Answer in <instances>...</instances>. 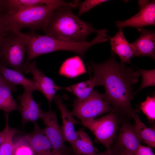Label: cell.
<instances>
[{
  "mask_svg": "<svg viewBox=\"0 0 155 155\" xmlns=\"http://www.w3.org/2000/svg\"><path fill=\"white\" fill-rule=\"evenodd\" d=\"M115 54L111 52L110 58L102 63L91 61L88 64L89 69L101 78L104 94L110 105L133 116L136 114L131 104L134 96L132 90L140 74L138 70L134 71L118 62Z\"/></svg>",
  "mask_w": 155,
  "mask_h": 155,
  "instance_id": "obj_1",
  "label": "cell"
},
{
  "mask_svg": "<svg viewBox=\"0 0 155 155\" xmlns=\"http://www.w3.org/2000/svg\"><path fill=\"white\" fill-rule=\"evenodd\" d=\"M75 8L70 5L60 6L50 14L42 29L46 34L58 38L77 42L87 41L88 36L95 33L107 32L106 29L98 30L91 24L80 19L72 11Z\"/></svg>",
  "mask_w": 155,
  "mask_h": 155,
  "instance_id": "obj_2",
  "label": "cell"
},
{
  "mask_svg": "<svg viewBox=\"0 0 155 155\" xmlns=\"http://www.w3.org/2000/svg\"><path fill=\"white\" fill-rule=\"evenodd\" d=\"M73 2L57 0L54 3L39 5L24 9L8 11L3 13L4 22L8 31H20L27 28L33 32L42 29L53 11L62 5L73 6Z\"/></svg>",
  "mask_w": 155,
  "mask_h": 155,
  "instance_id": "obj_3",
  "label": "cell"
},
{
  "mask_svg": "<svg viewBox=\"0 0 155 155\" xmlns=\"http://www.w3.org/2000/svg\"><path fill=\"white\" fill-rule=\"evenodd\" d=\"M26 58L24 65L42 55L58 51L73 52L83 58L85 53L94 45L100 43V38L96 36L91 41L77 42L58 38L48 35L28 34Z\"/></svg>",
  "mask_w": 155,
  "mask_h": 155,
  "instance_id": "obj_4",
  "label": "cell"
},
{
  "mask_svg": "<svg viewBox=\"0 0 155 155\" xmlns=\"http://www.w3.org/2000/svg\"><path fill=\"white\" fill-rule=\"evenodd\" d=\"M28 34L10 31L0 40V64L23 72Z\"/></svg>",
  "mask_w": 155,
  "mask_h": 155,
  "instance_id": "obj_5",
  "label": "cell"
},
{
  "mask_svg": "<svg viewBox=\"0 0 155 155\" xmlns=\"http://www.w3.org/2000/svg\"><path fill=\"white\" fill-rule=\"evenodd\" d=\"M112 109L104 94L94 90L86 98L82 100L76 99L71 112L81 122L94 119L96 117Z\"/></svg>",
  "mask_w": 155,
  "mask_h": 155,
  "instance_id": "obj_6",
  "label": "cell"
},
{
  "mask_svg": "<svg viewBox=\"0 0 155 155\" xmlns=\"http://www.w3.org/2000/svg\"><path fill=\"white\" fill-rule=\"evenodd\" d=\"M113 112L98 119H93L80 122L94 134L97 139L111 152L110 146L117 131V123Z\"/></svg>",
  "mask_w": 155,
  "mask_h": 155,
  "instance_id": "obj_7",
  "label": "cell"
},
{
  "mask_svg": "<svg viewBox=\"0 0 155 155\" xmlns=\"http://www.w3.org/2000/svg\"><path fill=\"white\" fill-rule=\"evenodd\" d=\"M41 119L45 126L44 131L51 144L56 155H71L72 150L65 144L61 127L58 123L55 112L51 110L43 111Z\"/></svg>",
  "mask_w": 155,
  "mask_h": 155,
  "instance_id": "obj_8",
  "label": "cell"
},
{
  "mask_svg": "<svg viewBox=\"0 0 155 155\" xmlns=\"http://www.w3.org/2000/svg\"><path fill=\"white\" fill-rule=\"evenodd\" d=\"M138 2L140 9L138 13L128 19L115 22L116 26L119 29L130 27L138 30L145 26H155V0H139Z\"/></svg>",
  "mask_w": 155,
  "mask_h": 155,
  "instance_id": "obj_9",
  "label": "cell"
},
{
  "mask_svg": "<svg viewBox=\"0 0 155 155\" xmlns=\"http://www.w3.org/2000/svg\"><path fill=\"white\" fill-rule=\"evenodd\" d=\"M23 72L32 75L39 91L46 98L50 108L56 93L62 88L56 84L53 81L46 76L37 67L35 61L24 65Z\"/></svg>",
  "mask_w": 155,
  "mask_h": 155,
  "instance_id": "obj_10",
  "label": "cell"
},
{
  "mask_svg": "<svg viewBox=\"0 0 155 155\" xmlns=\"http://www.w3.org/2000/svg\"><path fill=\"white\" fill-rule=\"evenodd\" d=\"M33 92L29 89H24L23 93L17 97L20 103L18 110L23 125L28 122L36 123L38 119H41L43 112L40 104L34 99Z\"/></svg>",
  "mask_w": 155,
  "mask_h": 155,
  "instance_id": "obj_11",
  "label": "cell"
},
{
  "mask_svg": "<svg viewBox=\"0 0 155 155\" xmlns=\"http://www.w3.org/2000/svg\"><path fill=\"white\" fill-rule=\"evenodd\" d=\"M24 136L30 144L34 155H56L43 129L40 128L36 123L33 131Z\"/></svg>",
  "mask_w": 155,
  "mask_h": 155,
  "instance_id": "obj_12",
  "label": "cell"
},
{
  "mask_svg": "<svg viewBox=\"0 0 155 155\" xmlns=\"http://www.w3.org/2000/svg\"><path fill=\"white\" fill-rule=\"evenodd\" d=\"M140 36L131 43L134 52V57L146 56L155 59V32L143 28L138 30Z\"/></svg>",
  "mask_w": 155,
  "mask_h": 155,
  "instance_id": "obj_13",
  "label": "cell"
},
{
  "mask_svg": "<svg viewBox=\"0 0 155 155\" xmlns=\"http://www.w3.org/2000/svg\"><path fill=\"white\" fill-rule=\"evenodd\" d=\"M54 100L61 115L62 125L61 127L64 140L71 145L76 137L74 125L80 123V122L75 120L71 112L67 109L63 102L62 98L60 96L58 95L55 96Z\"/></svg>",
  "mask_w": 155,
  "mask_h": 155,
  "instance_id": "obj_14",
  "label": "cell"
},
{
  "mask_svg": "<svg viewBox=\"0 0 155 155\" xmlns=\"http://www.w3.org/2000/svg\"><path fill=\"white\" fill-rule=\"evenodd\" d=\"M107 36L110 41L112 52L118 55L121 63H130V59L134 57V50L131 43L126 39L123 29H119L113 37Z\"/></svg>",
  "mask_w": 155,
  "mask_h": 155,
  "instance_id": "obj_15",
  "label": "cell"
},
{
  "mask_svg": "<svg viewBox=\"0 0 155 155\" xmlns=\"http://www.w3.org/2000/svg\"><path fill=\"white\" fill-rule=\"evenodd\" d=\"M0 73L8 84L15 86L21 85L24 89H28L32 91H39L36 82L33 80L25 77L23 73L8 68L0 64Z\"/></svg>",
  "mask_w": 155,
  "mask_h": 155,
  "instance_id": "obj_16",
  "label": "cell"
},
{
  "mask_svg": "<svg viewBox=\"0 0 155 155\" xmlns=\"http://www.w3.org/2000/svg\"><path fill=\"white\" fill-rule=\"evenodd\" d=\"M97 86H103L102 81L99 75L94 73L93 76L89 80L68 87H63L62 89L73 93L78 100H82L87 97Z\"/></svg>",
  "mask_w": 155,
  "mask_h": 155,
  "instance_id": "obj_17",
  "label": "cell"
},
{
  "mask_svg": "<svg viewBox=\"0 0 155 155\" xmlns=\"http://www.w3.org/2000/svg\"><path fill=\"white\" fill-rule=\"evenodd\" d=\"M119 141L121 147L133 155L141 145L135 130L127 124L123 125L120 129Z\"/></svg>",
  "mask_w": 155,
  "mask_h": 155,
  "instance_id": "obj_18",
  "label": "cell"
},
{
  "mask_svg": "<svg viewBox=\"0 0 155 155\" xmlns=\"http://www.w3.org/2000/svg\"><path fill=\"white\" fill-rule=\"evenodd\" d=\"M87 72L81 58L75 56L68 58L62 63L59 69L60 75L73 78Z\"/></svg>",
  "mask_w": 155,
  "mask_h": 155,
  "instance_id": "obj_19",
  "label": "cell"
},
{
  "mask_svg": "<svg viewBox=\"0 0 155 155\" xmlns=\"http://www.w3.org/2000/svg\"><path fill=\"white\" fill-rule=\"evenodd\" d=\"M76 137L71 145L73 152L81 155H90L96 153V149L88 135L81 129L76 131Z\"/></svg>",
  "mask_w": 155,
  "mask_h": 155,
  "instance_id": "obj_20",
  "label": "cell"
},
{
  "mask_svg": "<svg viewBox=\"0 0 155 155\" xmlns=\"http://www.w3.org/2000/svg\"><path fill=\"white\" fill-rule=\"evenodd\" d=\"M16 86L7 83L0 89V110L4 111L5 115L18 110L19 105L14 99L12 92L17 90Z\"/></svg>",
  "mask_w": 155,
  "mask_h": 155,
  "instance_id": "obj_21",
  "label": "cell"
},
{
  "mask_svg": "<svg viewBox=\"0 0 155 155\" xmlns=\"http://www.w3.org/2000/svg\"><path fill=\"white\" fill-rule=\"evenodd\" d=\"M135 122V131L141 141L149 146L155 147V131L147 127L140 120L137 114L133 116Z\"/></svg>",
  "mask_w": 155,
  "mask_h": 155,
  "instance_id": "obj_22",
  "label": "cell"
},
{
  "mask_svg": "<svg viewBox=\"0 0 155 155\" xmlns=\"http://www.w3.org/2000/svg\"><path fill=\"white\" fill-rule=\"evenodd\" d=\"M57 0H4L5 11L24 9L53 3Z\"/></svg>",
  "mask_w": 155,
  "mask_h": 155,
  "instance_id": "obj_23",
  "label": "cell"
},
{
  "mask_svg": "<svg viewBox=\"0 0 155 155\" xmlns=\"http://www.w3.org/2000/svg\"><path fill=\"white\" fill-rule=\"evenodd\" d=\"M18 132L17 129L8 126L6 137L0 147V155H14L13 140Z\"/></svg>",
  "mask_w": 155,
  "mask_h": 155,
  "instance_id": "obj_24",
  "label": "cell"
},
{
  "mask_svg": "<svg viewBox=\"0 0 155 155\" xmlns=\"http://www.w3.org/2000/svg\"><path fill=\"white\" fill-rule=\"evenodd\" d=\"M13 142L14 155H34L30 144L25 136L13 140Z\"/></svg>",
  "mask_w": 155,
  "mask_h": 155,
  "instance_id": "obj_25",
  "label": "cell"
},
{
  "mask_svg": "<svg viewBox=\"0 0 155 155\" xmlns=\"http://www.w3.org/2000/svg\"><path fill=\"white\" fill-rule=\"evenodd\" d=\"M136 69L142 76V82L138 89L133 93L134 96L141 90L146 87L155 86V69L151 70H145L138 68Z\"/></svg>",
  "mask_w": 155,
  "mask_h": 155,
  "instance_id": "obj_26",
  "label": "cell"
},
{
  "mask_svg": "<svg viewBox=\"0 0 155 155\" xmlns=\"http://www.w3.org/2000/svg\"><path fill=\"white\" fill-rule=\"evenodd\" d=\"M140 109L149 120L155 119V97L148 96L146 100L141 103Z\"/></svg>",
  "mask_w": 155,
  "mask_h": 155,
  "instance_id": "obj_27",
  "label": "cell"
},
{
  "mask_svg": "<svg viewBox=\"0 0 155 155\" xmlns=\"http://www.w3.org/2000/svg\"><path fill=\"white\" fill-rule=\"evenodd\" d=\"M108 1L107 0H86L80 3L78 6L79 9L78 15L80 16L96 6Z\"/></svg>",
  "mask_w": 155,
  "mask_h": 155,
  "instance_id": "obj_28",
  "label": "cell"
},
{
  "mask_svg": "<svg viewBox=\"0 0 155 155\" xmlns=\"http://www.w3.org/2000/svg\"><path fill=\"white\" fill-rule=\"evenodd\" d=\"M135 155H155L150 147L140 146L136 151Z\"/></svg>",
  "mask_w": 155,
  "mask_h": 155,
  "instance_id": "obj_29",
  "label": "cell"
},
{
  "mask_svg": "<svg viewBox=\"0 0 155 155\" xmlns=\"http://www.w3.org/2000/svg\"><path fill=\"white\" fill-rule=\"evenodd\" d=\"M3 13L0 14V40L8 32L5 24Z\"/></svg>",
  "mask_w": 155,
  "mask_h": 155,
  "instance_id": "obj_30",
  "label": "cell"
},
{
  "mask_svg": "<svg viewBox=\"0 0 155 155\" xmlns=\"http://www.w3.org/2000/svg\"><path fill=\"white\" fill-rule=\"evenodd\" d=\"M6 118V125L3 130L0 131V147L4 140L6 137L9 126L8 115H5Z\"/></svg>",
  "mask_w": 155,
  "mask_h": 155,
  "instance_id": "obj_31",
  "label": "cell"
},
{
  "mask_svg": "<svg viewBox=\"0 0 155 155\" xmlns=\"http://www.w3.org/2000/svg\"><path fill=\"white\" fill-rule=\"evenodd\" d=\"M117 155H133L121 147L118 149Z\"/></svg>",
  "mask_w": 155,
  "mask_h": 155,
  "instance_id": "obj_32",
  "label": "cell"
},
{
  "mask_svg": "<svg viewBox=\"0 0 155 155\" xmlns=\"http://www.w3.org/2000/svg\"><path fill=\"white\" fill-rule=\"evenodd\" d=\"M71 155H78L74 153L73 152L71 154ZM112 155L111 152H108V151H106L99 153H95L94 154H90V155Z\"/></svg>",
  "mask_w": 155,
  "mask_h": 155,
  "instance_id": "obj_33",
  "label": "cell"
},
{
  "mask_svg": "<svg viewBox=\"0 0 155 155\" xmlns=\"http://www.w3.org/2000/svg\"><path fill=\"white\" fill-rule=\"evenodd\" d=\"M5 12L4 0H0V14L3 13Z\"/></svg>",
  "mask_w": 155,
  "mask_h": 155,
  "instance_id": "obj_34",
  "label": "cell"
},
{
  "mask_svg": "<svg viewBox=\"0 0 155 155\" xmlns=\"http://www.w3.org/2000/svg\"><path fill=\"white\" fill-rule=\"evenodd\" d=\"M7 83H8L5 81L0 73V89L4 85Z\"/></svg>",
  "mask_w": 155,
  "mask_h": 155,
  "instance_id": "obj_35",
  "label": "cell"
}]
</instances>
